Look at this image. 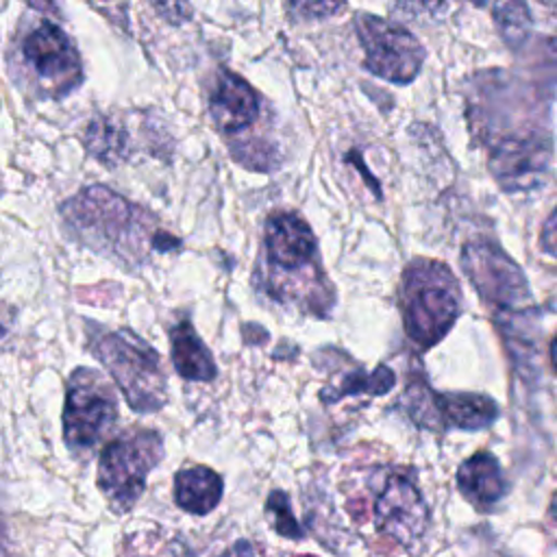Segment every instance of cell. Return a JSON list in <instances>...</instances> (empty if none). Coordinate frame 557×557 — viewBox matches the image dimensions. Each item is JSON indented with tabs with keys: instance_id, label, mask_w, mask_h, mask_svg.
<instances>
[{
	"instance_id": "6da1fadb",
	"label": "cell",
	"mask_w": 557,
	"mask_h": 557,
	"mask_svg": "<svg viewBox=\"0 0 557 557\" xmlns=\"http://www.w3.org/2000/svg\"><path fill=\"white\" fill-rule=\"evenodd\" d=\"M400 311L405 333L420 350L444 339L461 311V289L448 265L413 259L403 272Z\"/></svg>"
},
{
	"instance_id": "7a4b0ae2",
	"label": "cell",
	"mask_w": 557,
	"mask_h": 557,
	"mask_svg": "<svg viewBox=\"0 0 557 557\" xmlns=\"http://www.w3.org/2000/svg\"><path fill=\"white\" fill-rule=\"evenodd\" d=\"M11 67L39 98H61L83 81L78 50L72 39L48 20H39L20 33L13 46Z\"/></svg>"
},
{
	"instance_id": "3957f363",
	"label": "cell",
	"mask_w": 557,
	"mask_h": 557,
	"mask_svg": "<svg viewBox=\"0 0 557 557\" xmlns=\"http://www.w3.org/2000/svg\"><path fill=\"white\" fill-rule=\"evenodd\" d=\"M91 350L135 413H154L168 403V381L159 352L133 331L102 333L91 342Z\"/></svg>"
},
{
	"instance_id": "277c9868",
	"label": "cell",
	"mask_w": 557,
	"mask_h": 557,
	"mask_svg": "<svg viewBox=\"0 0 557 557\" xmlns=\"http://www.w3.org/2000/svg\"><path fill=\"white\" fill-rule=\"evenodd\" d=\"M163 437L154 429H131L104 444L98 457L96 483L115 513L135 507L152 468L163 459Z\"/></svg>"
},
{
	"instance_id": "5b68a950",
	"label": "cell",
	"mask_w": 557,
	"mask_h": 557,
	"mask_svg": "<svg viewBox=\"0 0 557 557\" xmlns=\"http://www.w3.org/2000/svg\"><path fill=\"white\" fill-rule=\"evenodd\" d=\"M117 420V398L109 381L91 368H76L67 379L63 440L74 455H89Z\"/></svg>"
},
{
	"instance_id": "8992f818",
	"label": "cell",
	"mask_w": 557,
	"mask_h": 557,
	"mask_svg": "<svg viewBox=\"0 0 557 557\" xmlns=\"http://www.w3.org/2000/svg\"><path fill=\"white\" fill-rule=\"evenodd\" d=\"M461 268L487 305L520 313L533 300L522 268L494 242L474 239L463 244Z\"/></svg>"
},
{
	"instance_id": "52a82bcc",
	"label": "cell",
	"mask_w": 557,
	"mask_h": 557,
	"mask_svg": "<svg viewBox=\"0 0 557 557\" xmlns=\"http://www.w3.org/2000/svg\"><path fill=\"white\" fill-rule=\"evenodd\" d=\"M135 209L120 194L102 185H91L72 196L61 215L65 226L94 248H122V239L131 233Z\"/></svg>"
},
{
	"instance_id": "ba28073f",
	"label": "cell",
	"mask_w": 557,
	"mask_h": 557,
	"mask_svg": "<svg viewBox=\"0 0 557 557\" xmlns=\"http://www.w3.org/2000/svg\"><path fill=\"white\" fill-rule=\"evenodd\" d=\"M366 52V70L389 83H411L424 61L422 44L403 26L376 15L361 13L355 20Z\"/></svg>"
},
{
	"instance_id": "9c48e42d",
	"label": "cell",
	"mask_w": 557,
	"mask_h": 557,
	"mask_svg": "<svg viewBox=\"0 0 557 557\" xmlns=\"http://www.w3.org/2000/svg\"><path fill=\"white\" fill-rule=\"evenodd\" d=\"M376 529L398 542L413 546L429 527V509L416 485L411 470H389L376 492L374 503Z\"/></svg>"
},
{
	"instance_id": "30bf717a",
	"label": "cell",
	"mask_w": 557,
	"mask_h": 557,
	"mask_svg": "<svg viewBox=\"0 0 557 557\" xmlns=\"http://www.w3.org/2000/svg\"><path fill=\"white\" fill-rule=\"evenodd\" d=\"M553 150L542 137H507L490 154V172L505 191H527L540 185L550 168Z\"/></svg>"
},
{
	"instance_id": "8fae6325",
	"label": "cell",
	"mask_w": 557,
	"mask_h": 557,
	"mask_svg": "<svg viewBox=\"0 0 557 557\" xmlns=\"http://www.w3.org/2000/svg\"><path fill=\"white\" fill-rule=\"evenodd\" d=\"M263 246L268 263L281 272H300L302 268H313L318 257V244L311 226L292 211L272 213L268 218Z\"/></svg>"
},
{
	"instance_id": "7c38bea8",
	"label": "cell",
	"mask_w": 557,
	"mask_h": 557,
	"mask_svg": "<svg viewBox=\"0 0 557 557\" xmlns=\"http://www.w3.org/2000/svg\"><path fill=\"white\" fill-rule=\"evenodd\" d=\"M209 113L220 131H242L259 117V96L242 76L220 67L209 94Z\"/></svg>"
},
{
	"instance_id": "4fadbf2b",
	"label": "cell",
	"mask_w": 557,
	"mask_h": 557,
	"mask_svg": "<svg viewBox=\"0 0 557 557\" xmlns=\"http://www.w3.org/2000/svg\"><path fill=\"white\" fill-rule=\"evenodd\" d=\"M433 409L437 431L459 429V431H481L492 426L500 407L494 398L474 392H435L433 389Z\"/></svg>"
},
{
	"instance_id": "5bb4252c",
	"label": "cell",
	"mask_w": 557,
	"mask_h": 557,
	"mask_svg": "<svg viewBox=\"0 0 557 557\" xmlns=\"http://www.w3.org/2000/svg\"><path fill=\"white\" fill-rule=\"evenodd\" d=\"M455 481L461 496L476 511L492 509L509 490L500 461L487 450H481L468 457L466 461H461V466L457 468Z\"/></svg>"
},
{
	"instance_id": "9a60e30c",
	"label": "cell",
	"mask_w": 557,
	"mask_h": 557,
	"mask_svg": "<svg viewBox=\"0 0 557 557\" xmlns=\"http://www.w3.org/2000/svg\"><path fill=\"white\" fill-rule=\"evenodd\" d=\"M224 494V479L207 466L181 468L174 474V500L194 516H207L213 511Z\"/></svg>"
},
{
	"instance_id": "2e32d148",
	"label": "cell",
	"mask_w": 557,
	"mask_h": 557,
	"mask_svg": "<svg viewBox=\"0 0 557 557\" xmlns=\"http://www.w3.org/2000/svg\"><path fill=\"white\" fill-rule=\"evenodd\" d=\"M170 355L176 374L187 381L209 383L218 376V368L209 348L187 320L170 329Z\"/></svg>"
},
{
	"instance_id": "e0dca14e",
	"label": "cell",
	"mask_w": 557,
	"mask_h": 557,
	"mask_svg": "<svg viewBox=\"0 0 557 557\" xmlns=\"http://www.w3.org/2000/svg\"><path fill=\"white\" fill-rule=\"evenodd\" d=\"M396 385V374L387 366H376L372 372H366L363 368L346 370L337 381L320 389V398L329 403H339L344 396H383Z\"/></svg>"
},
{
	"instance_id": "ac0fdd59",
	"label": "cell",
	"mask_w": 557,
	"mask_h": 557,
	"mask_svg": "<svg viewBox=\"0 0 557 557\" xmlns=\"http://www.w3.org/2000/svg\"><path fill=\"white\" fill-rule=\"evenodd\" d=\"M83 141L87 152L109 168L122 163L128 157L126 131L111 117H94L85 128Z\"/></svg>"
},
{
	"instance_id": "d6986e66",
	"label": "cell",
	"mask_w": 557,
	"mask_h": 557,
	"mask_svg": "<svg viewBox=\"0 0 557 557\" xmlns=\"http://www.w3.org/2000/svg\"><path fill=\"white\" fill-rule=\"evenodd\" d=\"M492 20L509 48H522L531 35L533 17L524 0H494Z\"/></svg>"
},
{
	"instance_id": "ffe728a7",
	"label": "cell",
	"mask_w": 557,
	"mask_h": 557,
	"mask_svg": "<svg viewBox=\"0 0 557 557\" xmlns=\"http://www.w3.org/2000/svg\"><path fill=\"white\" fill-rule=\"evenodd\" d=\"M403 409L409 413V418L429 431H437L435 422V409H433V389L424 379H411L403 398H400Z\"/></svg>"
},
{
	"instance_id": "44dd1931",
	"label": "cell",
	"mask_w": 557,
	"mask_h": 557,
	"mask_svg": "<svg viewBox=\"0 0 557 557\" xmlns=\"http://www.w3.org/2000/svg\"><path fill=\"white\" fill-rule=\"evenodd\" d=\"M265 513L272 518V529L287 537V540H302L305 537V529L300 527V522L296 520L292 505H289V496L283 490H272L268 500H265Z\"/></svg>"
},
{
	"instance_id": "7402d4cb",
	"label": "cell",
	"mask_w": 557,
	"mask_h": 557,
	"mask_svg": "<svg viewBox=\"0 0 557 557\" xmlns=\"http://www.w3.org/2000/svg\"><path fill=\"white\" fill-rule=\"evenodd\" d=\"M344 2L346 0H287V11L294 20L311 22L337 13Z\"/></svg>"
},
{
	"instance_id": "603a6c76",
	"label": "cell",
	"mask_w": 557,
	"mask_h": 557,
	"mask_svg": "<svg viewBox=\"0 0 557 557\" xmlns=\"http://www.w3.org/2000/svg\"><path fill=\"white\" fill-rule=\"evenodd\" d=\"M152 9L172 26H181L191 20V4L189 0H148Z\"/></svg>"
},
{
	"instance_id": "cb8c5ba5",
	"label": "cell",
	"mask_w": 557,
	"mask_h": 557,
	"mask_svg": "<svg viewBox=\"0 0 557 557\" xmlns=\"http://www.w3.org/2000/svg\"><path fill=\"white\" fill-rule=\"evenodd\" d=\"M398 7L409 15H435L444 9V0H398Z\"/></svg>"
},
{
	"instance_id": "d4e9b609",
	"label": "cell",
	"mask_w": 557,
	"mask_h": 557,
	"mask_svg": "<svg viewBox=\"0 0 557 557\" xmlns=\"http://www.w3.org/2000/svg\"><path fill=\"white\" fill-rule=\"evenodd\" d=\"M557 215H555V211H550V215L546 218V222H544V231H542V246H544V250H546V255H555V235H557Z\"/></svg>"
},
{
	"instance_id": "484cf974",
	"label": "cell",
	"mask_w": 557,
	"mask_h": 557,
	"mask_svg": "<svg viewBox=\"0 0 557 557\" xmlns=\"http://www.w3.org/2000/svg\"><path fill=\"white\" fill-rule=\"evenodd\" d=\"M218 557H255V546L250 544V540H237Z\"/></svg>"
},
{
	"instance_id": "4316f807",
	"label": "cell",
	"mask_w": 557,
	"mask_h": 557,
	"mask_svg": "<svg viewBox=\"0 0 557 557\" xmlns=\"http://www.w3.org/2000/svg\"><path fill=\"white\" fill-rule=\"evenodd\" d=\"M30 9L35 11H41V13H50V15H59V9H57V0H24Z\"/></svg>"
},
{
	"instance_id": "83f0119b",
	"label": "cell",
	"mask_w": 557,
	"mask_h": 557,
	"mask_svg": "<svg viewBox=\"0 0 557 557\" xmlns=\"http://www.w3.org/2000/svg\"><path fill=\"white\" fill-rule=\"evenodd\" d=\"M178 242L172 237V235H168V233H154L152 235V246L154 248H159V250H170V248H174Z\"/></svg>"
},
{
	"instance_id": "f1b7e54d",
	"label": "cell",
	"mask_w": 557,
	"mask_h": 557,
	"mask_svg": "<svg viewBox=\"0 0 557 557\" xmlns=\"http://www.w3.org/2000/svg\"><path fill=\"white\" fill-rule=\"evenodd\" d=\"M4 333H7V331H4V326L0 324V337H4Z\"/></svg>"
},
{
	"instance_id": "f546056e",
	"label": "cell",
	"mask_w": 557,
	"mask_h": 557,
	"mask_svg": "<svg viewBox=\"0 0 557 557\" xmlns=\"http://www.w3.org/2000/svg\"><path fill=\"white\" fill-rule=\"evenodd\" d=\"M470 2H474V4H483L485 0H470Z\"/></svg>"
}]
</instances>
